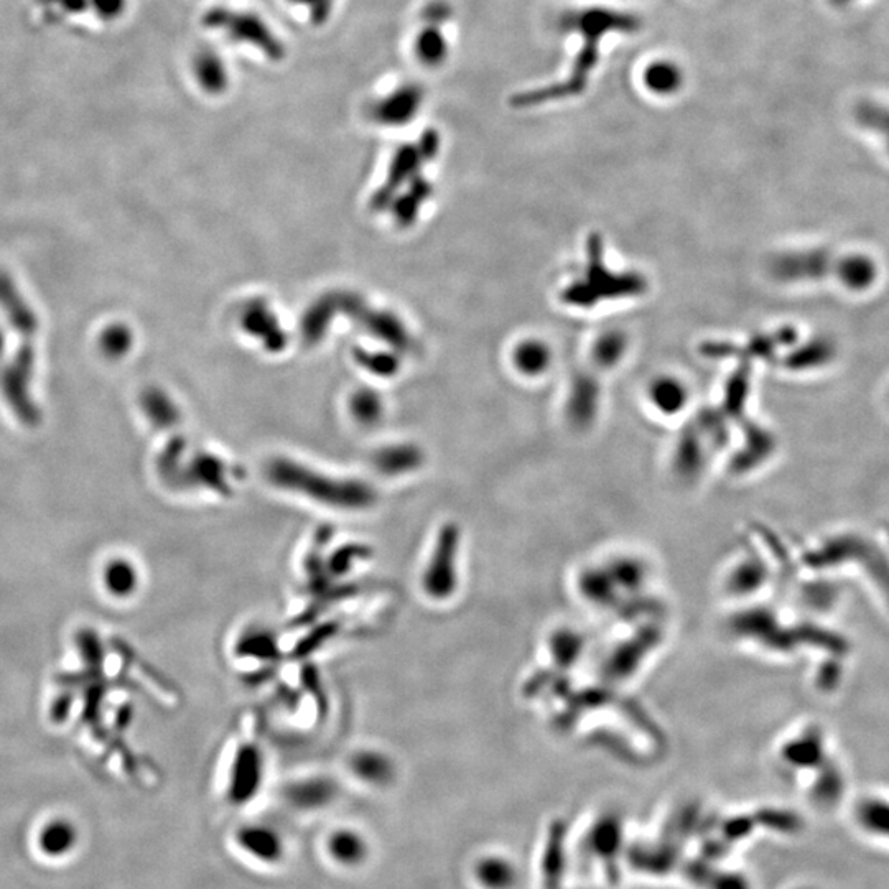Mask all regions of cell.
Returning <instances> with one entry per match:
<instances>
[{
    "label": "cell",
    "mask_w": 889,
    "mask_h": 889,
    "mask_svg": "<svg viewBox=\"0 0 889 889\" xmlns=\"http://www.w3.org/2000/svg\"><path fill=\"white\" fill-rule=\"evenodd\" d=\"M450 17H452V9H450V5L445 4V2H440V0L430 4L424 12L425 24L442 25L445 24Z\"/></svg>",
    "instance_id": "cell-20"
},
{
    "label": "cell",
    "mask_w": 889,
    "mask_h": 889,
    "mask_svg": "<svg viewBox=\"0 0 889 889\" xmlns=\"http://www.w3.org/2000/svg\"><path fill=\"white\" fill-rule=\"evenodd\" d=\"M196 83L208 94H223L229 84L228 68L223 58L213 50H203L193 60Z\"/></svg>",
    "instance_id": "cell-10"
},
{
    "label": "cell",
    "mask_w": 889,
    "mask_h": 889,
    "mask_svg": "<svg viewBox=\"0 0 889 889\" xmlns=\"http://www.w3.org/2000/svg\"><path fill=\"white\" fill-rule=\"evenodd\" d=\"M241 646H243L249 654H254V656L267 657L274 652L272 641H270V638H267L266 634H252L249 638L244 639Z\"/></svg>",
    "instance_id": "cell-19"
},
{
    "label": "cell",
    "mask_w": 889,
    "mask_h": 889,
    "mask_svg": "<svg viewBox=\"0 0 889 889\" xmlns=\"http://www.w3.org/2000/svg\"><path fill=\"white\" fill-rule=\"evenodd\" d=\"M476 878L486 889H511L516 883V870L504 858L489 857L476 866Z\"/></svg>",
    "instance_id": "cell-15"
},
{
    "label": "cell",
    "mask_w": 889,
    "mask_h": 889,
    "mask_svg": "<svg viewBox=\"0 0 889 889\" xmlns=\"http://www.w3.org/2000/svg\"><path fill=\"white\" fill-rule=\"evenodd\" d=\"M78 830L70 820L55 819L43 825L38 835V848L48 858H63L75 850Z\"/></svg>",
    "instance_id": "cell-8"
},
{
    "label": "cell",
    "mask_w": 889,
    "mask_h": 889,
    "mask_svg": "<svg viewBox=\"0 0 889 889\" xmlns=\"http://www.w3.org/2000/svg\"><path fill=\"white\" fill-rule=\"evenodd\" d=\"M351 769L361 781L384 786L394 778V766L386 756L376 751H363L351 759Z\"/></svg>",
    "instance_id": "cell-12"
},
{
    "label": "cell",
    "mask_w": 889,
    "mask_h": 889,
    "mask_svg": "<svg viewBox=\"0 0 889 889\" xmlns=\"http://www.w3.org/2000/svg\"><path fill=\"white\" fill-rule=\"evenodd\" d=\"M203 22L208 28L226 33L231 42L261 50L270 60L279 61L285 56V48L279 37H275L269 25L257 14L219 7L208 10Z\"/></svg>",
    "instance_id": "cell-2"
},
{
    "label": "cell",
    "mask_w": 889,
    "mask_h": 889,
    "mask_svg": "<svg viewBox=\"0 0 889 889\" xmlns=\"http://www.w3.org/2000/svg\"><path fill=\"white\" fill-rule=\"evenodd\" d=\"M857 822L866 834L889 842V801L881 797H868L860 802L855 812Z\"/></svg>",
    "instance_id": "cell-13"
},
{
    "label": "cell",
    "mask_w": 889,
    "mask_h": 889,
    "mask_svg": "<svg viewBox=\"0 0 889 889\" xmlns=\"http://www.w3.org/2000/svg\"><path fill=\"white\" fill-rule=\"evenodd\" d=\"M328 850L333 860L346 866L359 865L368 857V843L353 830H340L331 835Z\"/></svg>",
    "instance_id": "cell-14"
},
{
    "label": "cell",
    "mask_w": 889,
    "mask_h": 889,
    "mask_svg": "<svg viewBox=\"0 0 889 889\" xmlns=\"http://www.w3.org/2000/svg\"><path fill=\"white\" fill-rule=\"evenodd\" d=\"M264 764L262 756L254 746H243L234 758L229 776L228 796L234 806H244L256 797L261 789Z\"/></svg>",
    "instance_id": "cell-5"
},
{
    "label": "cell",
    "mask_w": 889,
    "mask_h": 889,
    "mask_svg": "<svg viewBox=\"0 0 889 889\" xmlns=\"http://www.w3.org/2000/svg\"><path fill=\"white\" fill-rule=\"evenodd\" d=\"M424 88L419 84L405 83L371 104L374 121L384 126H402L412 121L424 106Z\"/></svg>",
    "instance_id": "cell-4"
},
{
    "label": "cell",
    "mask_w": 889,
    "mask_h": 889,
    "mask_svg": "<svg viewBox=\"0 0 889 889\" xmlns=\"http://www.w3.org/2000/svg\"><path fill=\"white\" fill-rule=\"evenodd\" d=\"M448 42L440 25L425 24L420 28L414 42V52L417 60L429 68H437L443 65L448 58Z\"/></svg>",
    "instance_id": "cell-11"
},
{
    "label": "cell",
    "mask_w": 889,
    "mask_h": 889,
    "mask_svg": "<svg viewBox=\"0 0 889 889\" xmlns=\"http://www.w3.org/2000/svg\"><path fill=\"white\" fill-rule=\"evenodd\" d=\"M104 583L112 595L129 596L137 587L139 577L134 565L127 560H112L104 572Z\"/></svg>",
    "instance_id": "cell-17"
},
{
    "label": "cell",
    "mask_w": 889,
    "mask_h": 889,
    "mask_svg": "<svg viewBox=\"0 0 889 889\" xmlns=\"http://www.w3.org/2000/svg\"><path fill=\"white\" fill-rule=\"evenodd\" d=\"M290 4L305 7L313 25H325L330 20L335 0H289Z\"/></svg>",
    "instance_id": "cell-18"
},
{
    "label": "cell",
    "mask_w": 889,
    "mask_h": 889,
    "mask_svg": "<svg viewBox=\"0 0 889 889\" xmlns=\"http://www.w3.org/2000/svg\"><path fill=\"white\" fill-rule=\"evenodd\" d=\"M832 2H834V4L843 5L848 4V2H852V0H832Z\"/></svg>",
    "instance_id": "cell-21"
},
{
    "label": "cell",
    "mask_w": 889,
    "mask_h": 889,
    "mask_svg": "<svg viewBox=\"0 0 889 889\" xmlns=\"http://www.w3.org/2000/svg\"><path fill=\"white\" fill-rule=\"evenodd\" d=\"M236 842L247 855L262 863H279L284 858V840L266 825H244L238 830Z\"/></svg>",
    "instance_id": "cell-7"
},
{
    "label": "cell",
    "mask_w": 889,
    "mask_h": 889,
    "mask_svg": "<svg viewBox=\"0 0 889 889\" xmlns=\"http://www.w3.org/2000/svg\"><path fill=\"white\" fill-rule=\"evenodd\" d=\"M335 796V784L323 778L295 782L294 786L287 789V799L290 804L303 810L322 809L328 806Z\"/></svg>",
    "instance_id": "cell-9"
},
{
    "label": "cell",
    "mask_w": 889,
    "mask_h": 889,
    "mask_svg": "<svg viewBox=\"0 0 889 889\" xmlns=\"http://www.w3.org/2000/svg\"><path fill=\"white\" fill-rule=\"evenodd\" d=\"M644 83L654 94H674L684 83V75L679 66L669 61L652 63L644 73Z\"/></svg>",
    "instance_id": "cell-16"
},
{
    "label": "cell",
    "mask_w": 889,
    "mask_h": 889,
    "mask_svg": "<svg viewBox=\"0 0 889 889\" xmlns=\"http://www.w3.org/2000/svg\"><path fill=\"white\" fill-rule=\"evenodd\" d=\"M287 485L300 489L312 498H317L322 503L331 504L336 508L356 509L363 508L369 503L368 493L363 489L354 488L353 485H336L331 481H317L310 476H303L298 471L287 470L279 476Z\"/></svg>",
    "instance_id": "cell-3"
},
{
    "label": "cell",
    "mask_w": 889,
    "mask_h": 889,
    "mask_svg": "<svg viewBox=\"0 0 889 889\" xmlns=\"http://www.w3.org/2000/svg\"><path fill=\"white\" fill-rule=\"evenodd\" d=\"M559 27L565 32L578 33L583 38L582 50L573 61L572 71L560 83L531 89L512 98L516 108H534L540 104L575 98L587 88L590 73L595 70L600 56L601 38L610 33H633L643 27L638 15L621 10L590 7V9L568 10L562 15Z\"/></svg>",
    "instance_id": "cell-1"
},
{
    "label": "cell",
    "mask_w": 889,
    "mask_h": 889,
    "mask_svg": "<svg viewBox=\"0 0 889 889\" xmlns=\"http://www.w3.org/2000/svg\"><path fill=\"white\" fill-rule=\"evenodd\" d=\"M455 536L452 529L445 531L438 537V544L433 550L429 567L424 573V588L427 595L432 598H445L452 592L455 583Z\"/></svg>",
    "instance_id": "cell-6"
}]
</instances>
